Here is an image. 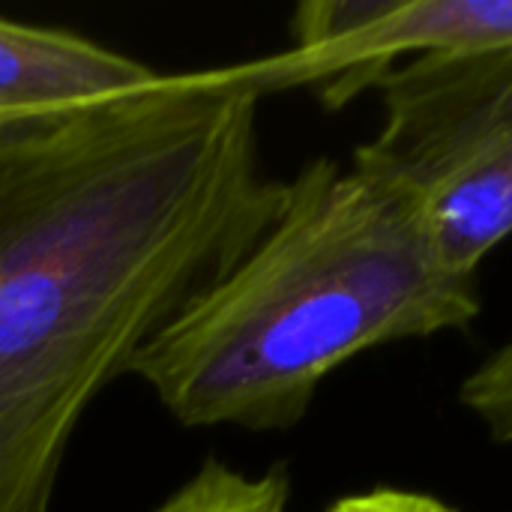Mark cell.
<instances>
[{
  "label": "cell",
  "instance_id": "cell-5",
  "mask_svg": "<svg viewBox=\"0 0 512 512\" xmlns=\"http://www.w3.org/2000/svg\"><path fill=\"white\" fill-rule=\"evenodd\" d=\"M159 75L153 66L69 30L0 18V123L123 96Z\"/></svg>",
  "mask_w": 512,
  "mask_h": 512
},
{
  "label": "cell",
  "instance_id": "cell-6",
  "mask_svg": "<svg viewBox=\"0 0 512 512\" xmlns=\"http://www.w3.org/2000/svg\"><path fill=\"white\" fill-rule=\"evenodd\" d=\"M291 477L285 465L243 474L210 456L174 495L153 512H288Z\"/></svg>",
  "mask_w": 512,
  "mask_h": 512
},
{
  "label": "cell",
  "instance_id": "cell-4",
  "mask_svg": "<svg viewBox=\"0 0 512 512\" xmlns=\"http://www.w3.org/2000/svg\"><path fill=\"white\" fill-rule=\"evenodd\" d=\"M486 48H512V0H309L291 18V48L264 66L273 93L309 87L342 108L399 63Z\"/></svg>",
  "mask_w": 512,
  "mask_h": 512
},
{
  "label": "cell",
  "instance_id": "cell-7",
  "mask_svg": "<svg viewBox=\"0 0 512 512\" xmlns=\"http://www.w3.org/2000/svg\"><path fill=\"white\" fill-rule=\"evenodd\" d=\"M459 399L495 441L512 444V339L462 381Z\"/></svg>",
  "mask_w": 512,
  "mask_h": 512
},
{
  "label": "cell",
  "instance_id": "cell-3",
  "mask_svg": "<svg viewBox=\"0 0 512 512\" xmlns=\"http://www.w3.org/2000/svg\"><path fill=\"white\" fill-rule=\"evenodd\" d=\"M378 90L384 123L354 162L411 198L450 267L477 273L512 237V48L417 57Z\"/></svg>",
  "mask_w": 512,
  "mask_h": 512
},
{
  "label": "cell",
  "instance_id": "cell-2",
  "mask_svg": "<svg viewBox=\"0 0 512 512\" xmlns=\"http://www.w3.org/2000/svg\"><path fill=\"white\" fill-rule=\"evenodd\" d=\"M477 273L450 267L411 198L351 159L288 180L270 231L132 360L189 429H294L318 387L360 354L468 330Z\"/></svg>",
  "mask_w": 512,
  "mask_h": 512
},
{
  "label": "cell",
  "instance_id": "cell-1",
  "mask_svg": "<svg viewBox=\"0 0 512 512\" xmlns=\"http://www.w3.org/2000/svg\"><path fill=\"white\" fill-rule=\"evenodd\" d=\"M264 60L0 123V512H51L96 396L270 231Z\"/></svg>",
  "mask_w": 512,
  "mask_h": 512
},
{
  "label": "cell",
  "instance_id": "cell-8",
  "mask_svg": "<svg viewBox=\"0 0 512 512\" xmlns=\"http://www.w3.org/2000/svg\"><path fill=\"white\" fill-rule=\"evenodd\" d=\"M327 512H459L453 504L414 489H369L348 498H339Z\"/></svg>",
  "mask_w": 512,
  "mask_h": 512
}]
</instances>
